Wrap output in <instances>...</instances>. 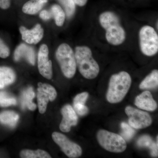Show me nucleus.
Here are the masks:
<instances>
[{
    "label": "nucleus",
    "mask_w": 158,
    "mask_h": 158,
    "mask_svg": "<svg viewBox=\"0 0 158 158\" xmlns=\"http://www.w3.org/2000/svg\"><path fill=\"white\" fill-rule=\"evenodd\" d=\"M99 22L106 31L105 37L108 43L113 46L123 44L126 39L125 31L118 15L111 11L102 12L99 16Z\"/></svg>",
    "instance_id": "nucleus-1"
},
{
    "label": "nucleus",
    "mask_w": 158,
    "mask_h": 158,
    "mask_svg": "<svg viewBox=\"0 0 158 158\" xmlns=\"http://www.w3.org/2000/svg\"><path fill=\"white\" fill-rule=\"evenodd\" d=\"M74 53L77 67L82 76L89 80L95 78L99 73L100 67L91 49L87 46H78Z\"/></svg>",
    "instance_id": "nucleus-2"
},
{
    "label": "nucleus",
    "mask_w": 158,
    "mask_h": 158,
    "mask_svg": "<svg viewBox=\"0 0 158 158\" xmlns=\"http://www.w3.org/2000/svg\"><path fill=\"white\" fill-rule=\"evenodd\" d=\"M131 77L125 71L113 74L110 77L106 99L110 103L120 102L124 99L131 85Z\"/></svg>",
    "instance_id": "nucleus-3"
},
{
    "label": "nucleus",
    "mask_w": 158,
    "mask_h": 158,
    "mask_svg": "<svg viewBox=\"0 0 158 158\" xmlns=\"http://www.w3.org/2000/svg\"><path fill=\"white\" fill-rule=\"evenodd\" d=\"M56 57L64 76L69 79L73 77L77 67L74 52L70 46L66 43L59 45L56 51Z\"/></svg>",
    "instance_id": "nucleus-4"
},
{
    "label": "nucleus",
    "mask_w": 158,
    "mask_h": 158,
    "mask_svg": "<svg viewBox=\"0 0 158 158\" xmlns=\"http://www.w3.org/2000/svg\"><path fill=\"white\" fill-rule=\"evenodd\" d=\"M139 47L144 56L151 57L158 52V35L153 27L144 25L138 33Z\"/></svg>",
    "instance_id": "nucleus-5"
},
{
    "label": "nucleus",
    "mask_w": 158,
    "mask_h": 158,
    "mask_svg": "<svg viewBox=\"0 0 158 158\" xmlns=\"http://www.w3.org/2000/svg\"><path fill=\"white\" fill-rule=\"evenodd\" d=\"M97 138L100 145L110 152H123L127 146L121 135L106 130H99L97 134Z\"/></svg>",
    "instance_id": "nucleus-6"
},
{
    "label": "nucleus",
    "mask_w": 158,
    "mask_h": 158,
    "mask_svg": "<svg viewBox=\"0 0 158 158\" xmlns=\"http://www.w3.org/2000/svg\"><path fill=\"white\" fill-rule=\"evenodd\" d=\"M125 112L128 117V123L132 127L141 129L148 127L152 123L151 116L148 113L128 106Z\"/></svg>",
    "instance_id": "nucleus-7"
},
{
    "label": "nucleus",
    "mask_w": 158,
    "mask_h": 158,
    "mask_svg": "<svg viewBox=\"0 0 158 158\" xmlns=\"http://www.w3.org/2000/svg\"><path fill=\"white\" fill-rule=\"evenodd\" d=\"M52 138L55 143L59 145L62 151L68 157L78 158L81 156L82 149L81 146L71 141L65 135L54 132L52 134Z\"/></svg>",
    "instance_id": "nucleus-8"
},
{
    "label": "nucleus",
    "mask_w": 158,
    "mask_h": 158,
    "mask_svg": "<svg viewBox=\"0 0 158 158\" xmlns=\"http://www.w3.org/2000/svg\"><path fill=\"white\" fill-rule=\"evenodd\" d=\"M56 90L52 85L48 84H38L37 99L39 113L43 114L46 111L48 102L53 101L56 98Z\"/></svg>",
    "instance_id": "nucleus-9"
},
{
    "label": "nucleus",
    "mask_w": 158,
    "mask_h": 158,
    "mask_svg": "<svg viewBox=\"0 0 158 158\" xmlns=\"http://www.w3.org/2000/svg\"><path fill=\"white\" fill-rule=\"evenodd\" d=\"M48 47L45 44L40 46L37 55V64L39 73L45 78L50 80L53 76L52 62L49 59Z\"/></svg>",
    "instance_id": "nucleus-10"
},
{
    "label": "nucleus",
    "mask_w": 158,
    "mask_h": 158,
    "mask_svg": "<svg viewBox=\"0 0 158 158\" xmlns=\"http://www.w3.org/2000/svg\"><path fill=\"white\" fill-rule=\"evenodd\" d=\"M61 113L62 119L59 128L63 132L70 131L72 127L75 126L78 123V118L73 108L70 105H66L62 108Z\"/></svg>",
    "instance_id": "nucleus-11"
},
{
    "label": "nucleus",
    "mask_w": 158,
    "mask_h": 158,
    "mask_svg": "<svg viewBox=\"0 0 158 158\" xmlns=\"http://www.w3.org/2000/svg\"><path fill=\"white\" fill-rule=\"evenodd\" d=\"M19 30L22 38L28 44H37L41 41L44 35V29L40 24H37L33 28L30 30L23 26H21Z\"/></svg>",
    "instance_id": "nucleus-12"
},
{
    "label": "nucleus",
    "mask_w": 158,
    "mask_h": 158,
    "mask_svg": "<svg viewBox=\"0 0 158 158\" xmlns=\"http://www.w3.org/2000/svg\"><path fill=\"white\" fill-rule=\"evenodd\" d=\"M135 105L139 109L148 111H154L157 108L156 102L150 91L146 90L136 97Z\"/></svg>",
    "instance_id": "nucleus-13"
},
{
    "label": "nucleus",
    "mask_w": 158,
    "mask_h": 158,
    "mask_svg": "<svg viewBox=\"0 0 158 158\" xmlns=\"http://www.w3.org/2000/svg\"><path fill=\"white\" fill-rule=\"evenodd\" d=\"M22 58L25 59L31 65H35L36 55L34 48L25 44H19L15 51L14 59L17 62Z\"/></svg>",
    "instance_id": "nucleus-14"
},
{
    "label": "nucleus",
    "mask_w": 158,
    "mask_h": 158,
    "mask_svg": "<svg viewBox=\"0 0 158 158\" xmlns=\"http://www.w3.org/2000/svg\"><path fill=\"white\" fill-rule=\"evenodd\" d=\"M15 80L16 74L12 68L8 66H0V89L13 84Z\"/></svg>",
    "instance_id": "nucleus-15"
},
{
    "label": "nucleus",
    "mask_w": 158,
    "mask_h": 158,
    "mask_svg": "<svg viewBox=\"0 0 158 158\" xmlns=\"http://www.w3.org/2000/svg\"><path fill=\"white\" fill-rule=\"evenodd\" d=\"M35 96L33 88L30 87L23 91L21 96V105L23 109L28 108L31 111L36 110L37 106L33 102V100Z\"/></svg>",
    "instance_id": "nucleus-16"
},
{
    "label": "nucleus",
    "mask_w": 158,
    "mask_h": 158,
    "mask_svg": "<svg viewBox=\"0 0 158 158\" xmlns=\"http://www.w3.org/2000/svg\"><path fill=\"white\" fill-rule=\"evenodd\" d=\"M48 0H30L25 3L22 7V11L25 14L34 15L42 9Z\"/></svg>",
    "instance_id": "nucleus-17"
},
{
    "label": "nucleus",
    "mask_w": 158,
    "mask_h": 158,
    "mask_svg": "<svg viewBox=\"0 0 158 158\" xmlns=\"http://www.w3.org/2000/svg\"><path fill=\"white\" fill-rule=\"evenodd\" d=\"M19 118V114L14 111H5L0 113V123L8 127H15Z\"/></svg>",
    "instance_id": "nucleus-18"
},
{
    "label": "nucleus",
    "mask_w": 158,
    "mask_h": 158,
    "mask_svg": "<svg viewBox=\"0 0 158 158\" xmlns=\"http://www.w3.org/2000/svg\"><path fill=\"white\" fill-rule=\"evenodd\" d=\"M158 85V71L152 70L148 75L139 85L141 89H154L157 88Z\"/></svg>",
    "instance_id": "nucleus-19"
},
{
    "label": "nucleus",
    "mask_w": 158,
    "mask_h": 158,
    "mask_svg": "<svg viewBox=\"0 0 158 158\" xmlns=\"http://www.w3.org/2000/svg\"><path fill=\"white\" fill-rule=\"evenodd\" d=\"M51 11L56 25L58 27L63 26L65 22V13L62 7L57 4H54L51 7Z\"/></svg>",
    "instance_id": "nucleus-20"
},
{
    "label": "nucleus",
    "mask_w": 158,
    "mask_h": 158,
    "mask_svg": "<svg viewBox=\"0 0 158 158\" xmlns=\"http://www.w3.org/2000/svg\"><path fill=\"white\" fill-rule=\"evenodd\" d=\"M20 156L22 158H51L48 153L41 149L31 150L29 149L23 150L20 153Z\"/></svg>",
    "instance_id": "nucleus-21"
},
{
    "label": "nucleus",
    "mask_w": 158,
    "mask_h": 158,
    "mask_svg": "<svg viewBox=\"0 0 158 158\" xmlns=\"http://www.w3.org/2000/svg\"><path fill=\"white\" fill-rule=\"evenodd\" d=\"M16 104L17 100L15 97L6 91H0V106L6 107Z\"/></svg>",
    "instance_id": "nucleus-22"
},
{
    "label": "nucleus",
    "mask_w": 158,
    "mask_h": 158,
    "mask_svg": "<svg viewBox=\"0 0 158 158\" xmlns=\"http://www.w3.org/2000/svg\"><path fill=\"white\" fill-rule=\"evenodd\" d=\"M64 8L65 14L69 18L71 17L76 10V4L74 0H58Z\"/></svg>",
    "instance_id": "nucleus-23"
},
{
    "label": "nucleus",
    "mask_w": 158,
    "mask_h": 158,
    "mask_svg": "<svg viewBox=\"0 0 158 158\" xmlns=\"http://www.w3.org/2000/svg\"><path fill=\"white\" fill-rule=\"evenodd\" d=\"M122 131L121 135L122 138L129 141L133 138L135 134V131L133 129L132 127L125 122H122L121 123Z\"/></svg>",
    "instance_id": "nucleus-24"
},
{
    "label": "nucleus",
    "mask_w": 158,
    "mask_h": 158,
    "mask_svg": "<svg viewBox=\"0 0 158 158\" xmlns=\"http://www.w3.org/2000/svg\"><path fill=\"white\" fill-rule=\"evenodd\" d=\"M152 138L149 136L144 135L138 139L137 144L140 148H150L154 143Z\"/></svg>",
    "instance_id": "nucleus-25"
},
{
    "label": "nucleus",
    "mask_w": 158,
    "mask_h": 158,
    "mask_svg": "<svg viewBox=\"0 0 158 158\" xmlns=\"http://www.w3.org/2000/svg\"><path fill=\"white\" fill-rule=\"evenodd\" d=\"M73 109L77 114L80 116H85L89 112V109L85 105L73 104Z\"/></svg>",
    "instance_id": "nucleus-26"
},
{
    "label": "nucleus",
    "mask_w": 158,
    "mask_h": 158,
    "mask_svg": "<svg viewBox=\"0 0 158 158\" xmlns=\"http://www.w3.org/2000/svg\"><path fill=\"white\" fill-rule=\"evenodd\" d=\"M10 54V49L2 40L0 38V58L6 59Z\"/></svg>",
    "instance_id": "nucleus-27"
},
{
    "label": "nucleus",
    "mask_w": 158,
    "mask_h": 158,
    "mask_svg": "<svg viewBox=\"0 0 158 158\" xmlns=\"http://www.w3.org/2000/svg\"><path fill=\"white\" fill-rule=\"evenodd\" d=\"M89 94L88 92H84L79 94L75 97L73 99V104H81L85 105L87 102Z\"/></svg>",
    "instance_id": "nucleus-28"
},
{
    "label": "nucleus",
    "mask_w": 158,
    "mask_h": 158,
    "mask_svg": "<svg viewBox=\"0 0 158 158\" xmlns=\"http://www.w3.org/2000/svg\"><path fill=\"white\" fill-rule=\"evenodd\" d=\"M39 16L41 19L44 20H48L52 18V14L51 11L44 10L40 12Z\"/></svg>",
    "instance_id": "nucleus-29"
},
{
    "label": "nucleus",
    "mask_w": 158,
    "mask_h": 158,
    "mask_svg": "<svg viewBox=\"0 0 158 158\" xmlns=\"http://www.w3.org/2000/svg\"><path fill=\"white\" fill-rule=\"evenodd\" d=\"M158 136L157 137V142H154L152 146L150 148L151 151V155L153 157H156L158 156Z\"/></svg>",
    "instance_id": "nucleus-30"
},
{
    "label": "nucleus",
    "mask_w": 158,
    "mask_h": 158,
    "mask_svg": "<svg viewBox=\"0 0 158 158\" xmlns=\"http://www.w3.org/2000/svg\"><path fill=\"white\" fill-rule=\"evenodd\" d=\"M11 0H0V8L3 10L9 9L11 6Z\"/></svg>",
    "instance_id": "nucleus-31"
},
{
    "label": "nucleus",
    "mask_w": 158,
    "mask_h": 158,
    "mask_svg": "<svg viewBox=\"0 0 158 158\" xmlns=\"http://www.w3.org/2000/svg\"><path fill=\"white\" fill-rule=\"evenodd\" d=\"M76 5L80 7L85 6L88 2V0H74Z\"/></svg>",
    "instance_id": "nucleus-32"
}]
</instances>
